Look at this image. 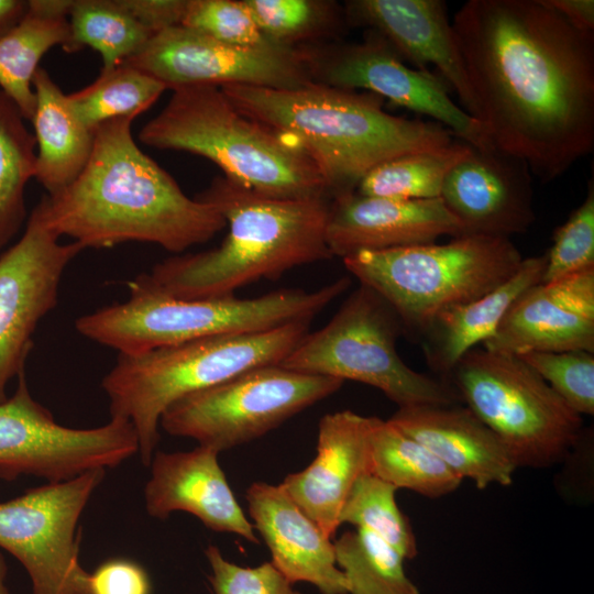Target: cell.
<instances>
[{"mask_svg":"<svg viewBox=\"0 0 594 594\" xmlns=\"http://www.w3.org/2000/svg\"><path fill=\"white\" fill-rule=\"evenodd\" d=\"M452 28L493 146L543 182L594 148V32L541 0H469Z\"/></svg>","mask_w":594,"mask_h":594,"instance_id":"1","label":"cell"},{"mask_svg":"<svg viewBox=\"0 0 594 594\" xmlns=\"http://www.w3.org/2000/svg\"><path fill=\"white\" fill-rule=\"evenodd\" d=\"M133 120L117 118L94 130L92 152L78 177L35 206L45 224L84 249L145 242L182 253L209 241L227 226L224 218L186 196L139 147Z\"/></svg>","mask_w":594,"mask_h":594,"instance_id":"2","label":"cell"},{"mask_svg":"<svg viewBox=\"0 0 594 594\" xmlns=\"http://www.w3.org/2000/svg\"><path fill=\"white\" fill-rule=\"evenodd\" d=\"M243 114L293 136L318 167L330 199L356 190L393 157L446 146L457 138L431 120L393 116L372 92L311 82L297 89L219 87Z\"/></svg>","mask_w":594,"mask_h":594,"instance_id":"3","label":"cell"},{"mask_svg":"<svg viewBox=\"0 0 594 594\" xmlns=\"http://www.w3.org/2000/svg\"><path fill=\"white\" fill-rule=\"evenodd\" d=\"M224 218L222 243L156 263L144 278L157 290L184 299L233 296L255 280L276 279L288 270L332 256L326 227L327 198L268 197L217 177L198 195Z\"/></svg>","mask_w":594,"mask_h":594,"instance_id":"4","label":"cell"},{"mask_svg":"<svg viewBox=\"0 0 594 594\" xmlns=\"http://www.w3.org/2000/svg\"><path fill=\"white\" fill-rule=\"evenodd\" d=\"M173 91L141 129L143 144L204 156L226 178L268 197L330 199L318 167L293 136L243 114L217 86Z\"/></svg>","mask_w":594,"mask_h":594,"instance_id":"5","label":"cell"},{"mask_svg":"<svg viewBox=\"0 0 594 594\" xmlns=\"http://www.w3.org/2000/svg\"><path fill=\"white\" fill-rule=\"evenodd\" d=\"M311 320L260 332L205 337L140 354H118L101 382L110 418L132 424L138 454L148 466L161 438V417L170 405L244 371L279 364L309 332Z\"/></svg>","mask_w":594,"mask_h":594,"instance_id":"6","label":"cell"},{"mask_svg":"<svg viewBox=\"0 0 594 594\" xmlns=\"http://www.w3.org/2000/svg\"><path fill=\"white\" fill-rule=\"evenodd\" d=\"M351 285L341 277L316 290L278 289L255 298L184 299L154 288L143 276L128 283L129 298L75 321L85 338L119 354H140L190 340L270 330L312 319Z\"/></svg>","mask_w":594,"mask_h":594,"instance_id":"7","label":"cell"},{"mask_svg":"<svg viewBox=\"0 0 594 594\" xmlns=\"http://www.w3.org/2000/svg\"><path fill=\"white\" fill-rule=\"evenodd\" d=\"M343 260L346 270L384 298L405 331L418 336L440 311L476 299L507 280L524 257L510 239L459 235Z\"/></svg>","mask_w":594,"mask_h":594,"instance_id":"8","label":"cell"},{"mask_svg":"<svg viewBox=\"0 0 594 594\" xmlns=\"http://www.w3.org/2000/svg\"><path fill=\"white\" fill-rule=\"evenodd\" d=\"M447 378L517 468L561 462L581 437L582 416L518 355L475 348Z\"/></svg>","mask_w":594,"mask_h":594,"instance_id":"9","label":"cell"},{"mask_svg":"<svg viewBox=\"0 0 594 594\" xmlns=\"http://www.w3.org/2000/svg\"><path fill=\"white\" fill-rule=\"evenodd\" d=\"M403 331V322L389 304L360 284L331 320L308 332L279 365L373 386L398 408L460 404L447 381L419 373L402 360L396 342Z\"/></svg>","mask_w":594,"mask_h":594,"instance_id":"10","label":"cell"},{"mask_svg":"<svg viewBox=\"0 0 594 594\" xmlns=\"http://www.w3.org/2000/svg\"><path fill=\"white\" fill-rule=\"evenodd\" d=\"M343 383L279 364L263 365L178 399L164 411L160 427L220 453L263 437Z\"/></svg>","mask_w":594,"mask_h":594,"instance_id":"11","label":"cell"},{"mask_svg":"<svg viewBox=\"0 0 594 594\" xmlns=\"http://www.w3.org/2000/svg\"><path fill=\"white\" fill-rule=\"evenodd\" d=\"M139 452L132 424L110 418L79 429L58 424L31 395L24 372L14 394L0 403V479L21 475L58 483L97 469L116 468Z\"/></svg>","mask_w":594,"mask_h":594,"instance_id":"12","label":"cell"},{"mask_svg":"<svg viewBox=\"0 0 594 594\" xmlns=\"http://www.w3.org/2000/svg\"><path fill=\"white\" fill-rule=\"evenodd\" d=\"M105 474L91 470L0 502V550L24 568L32 594H82L78 522Z\"/></svg>","mask_w":594,"mask_h":594,"instance_id":"13","label":"cell"},{"mask_svg":"<svg viewBox=\"0 0 594 594\" xmlns=\"http://www.w3.org/2000/svg\"><path fill=\"white\" fill-rule=\"evenodd\" d=\"M122 64L151 75L167 89L191 85L297 89L315 81L311 53L286 46H234L182 25L153 35Z\"/></svg>","mask_w":594,"mask_h":594,"instance_id":"14","label":"cell"},{"mask_svg":"<svg viewBox=\"0 0 594 594\" xmlns=\"http://www.w3.org/2000/svg\"><path fill=\"white\" fill-rule=\"evenodd\" d=\"M34 207L22 237L0 256V403L24 372L40 321L57 305L62 277L85 250L61 243Z\"/></svg>","mask_w":594,"mask_h":594,"instance_id":"15","label":"cell"},{"mask_svg":"<svg viewBox=\"0 0 594 594\" xmlns=\"http://www.w3.org/2000/svg\"><path fill=\"white\" fill-rule=\"evenodd\" d=\"M311 65L316 82L375 94L442 124L472 146H493L483 124L450 98L442 78L407 66L375 30L370 29L363 42L339 45L326 57L311 54Z\"/></svg>","mask_w":594,"mask_h":594,"instance_id":"16","label":"cell"},{"mask_svg":"<svg viewBox=\"0 0 594 594\" xmlns=\"http://www.w3.org/2000/svg\"><path fill=\"white\" fill-rule=\"evenodd\" d=\"M440 199L461 235L510 239L536 220L531 172L520 158L495 146H470L448 173Z\"/></svg>","mask_w":594,"mask_h":594,"instance_id":"17","label":"cell"},{"mask_svg":"<svg viewBox=\"0 0 594 594\" xmlns=\"http://www.w3.org/2000/svg\"><path fill=\"white\" fill-rule=\"evenodd\" d=\"M484 349L594 353V268L539 283L518 296Z\"/></svg>","mask_w":594,"mask_h":594,"instance_id":"18","label":"cell"},{"mask_svg":"<svg viewBox=\"0 0 594 594\" xmlns=\"http://www.w3.org/2000/svg\"><path fill=\"white\" fill-rule=\"evenodd\" d=\"M345 16L351 24L381 33L413 68L430 72L428 66H435L458 94L463 110L480 119L444 1L353 0L345 6Z\"/></svg>","mask_w":594,"mask_h":594,"instance_id":"19","label":"cell"},{"mask_svg":"<svg viewBox=\"0 0 594 594\" xmlns=\"http://www.w3.org/2000/svg\"><path fill=\"white\" fill-rule=\"evenodd\" d=\"M218 455L215 449L199 444L190 451L156 450L144 486L145 510L160 520L185 512L208 529L257 544L253 524L237 501Z\"/></svg>","mask_w":594,"mask_h":594,"instance_id":"20","label":"cell"},{"mask_svg":"<svg viewBox=\"0 0 594 594\" xmlns=\"http://www.w3.org/2000/svg\"><path fill=\"white\" fill-rule=\"evenodd\" d=\"M461 235L440 198L399 200L348 194L330 202L326 239L332 256L433 243Z\"/></svg>","mask_w":594,"mask_h":594,"instance_id":"21","label":"cell"},{"mask_svg":"<svg viewBox=\"0 0 594 594\" xmlns=\"http://www.w3.org/2000/svg\"><path fill=\"white\" fill-rule=\"evenodd\" d=\"M371 420L351 410L324 415L319 421L315 459L279 483L331 539L341 526L340 513L353 484L369 473Z\"/></svg>","mask_w":594,"mask_h":594,"instance_id":"22","label":"cell"},{"mask_svg":"<svg viewBox=\"0 0 594 594\" xmlns=\"http://www.w3.org/2000/svg\"><path fill=\"white\" fill-rule=\"evenodd\" d=\"M245 499L253 527L267 546L272 563L293 584L309 583L320 594H348L332 539L279 484L254 482L246 488Z\"/></svg>","mask_w":594,"mask_h":594,"instance_id":"23","label":"cell"},{"mask_svg":"<svg viewBox=\"0 0 594 594\" xmlns=\"http://www.w3.org/2000/svg\"><path fill=\"white\" fill-rule=\"evenodd\" d=\"M388 421L480 490L513 483L516 464L493 431L468 407L460 404L403 407Z\"/></svg>","mask_w":594,"mask_h":594,"instance_id":"24","label":"cell"},{"mask_svg":"<svg viewBox=\"0 0 594 594\" xmlns=\"http://www.w3.org/2000/svg\"><path fill=\"white\" fill-rule=\"evenodd\" d=\"M544 267L546 253L524 258L519 268L493 290L436 315L418 333L429 367L447 378L466 352L494 336L518 296L541 283Z\"/></svg>","mask_w":594,"mask_h":594,"instance_id":"25","label":"cell"},{"mask_svg":"<svg viewBox=\"0 0 594 594\" xmlns=\"http://www.w3.org/2000/svg\"><path fill=\"white\" fill-rule=\"evenodd\" d=\"M35 110L30 121L36 141L34 178L52 196L70 185L86 166L94 147V131L74 113L67 95L44 68L32 80Z\"/></svg>","mask_w":594,"mask_h":594,"instance_id":"26","label":"cell"},{"mask_svg":"<svg viewBox=\"0 0 594 594\" xmlns=\"http://www.w3.org/2000/svg\"><path fill=\"white\" fill-rule=\"evenodd\" d=\"M73 0H31L22 19L0 37V89L25 120L35 110L32 80L42 57L54 46L65 47Z\"/></svg>","mask_w":594,"mask_h":594,"instance_id":"27","label":"cell"},{"mask_svg":"<svg viewBox=\"0 0 594 594\" xmlns=\"http://www.w3.org/2000/svg\"><path fill=\"white\" fill-rule=\"evenodd\" d=\"M369 473L431 498L454 492L463 481L419 441L377 417L369 433Z\"/></svg>","mask_w":594,"mask_h":594,"instance_id":"28","label":"cell"},{"mask_svg":"<svg viewBox=\"0 0 594 594\" xmlns=\"http://www.w3.org/2000/svg\"><path fill=\"white\" fill-rule=\"evenodd\" d=\"M470 146L457 138L442 147L393 157L372 168L360 180L355 193L399 200L440 198L448 173L466 155Z\"/></svg>","mask_w":594,"mask_h":594,"instance_id":"29","label":"cell"},{"mask_svg":"<svg viewBox=\"0 0 594 594\" xmlns=\"http://www.w3.org/2000/svg\"><path fill=\"white\" fill-rule=\"evenodd\" d=\"M68 23L69 37L63 50L94 48L102 57L101 70L122 64L153 36L118 0H73Z\"/></svg>","mask_w":594,"mask_h":594,"instance_id":"30","label":"cell"},{"mask_svg":"<svg viewBox=\"0 0 594 594\" xmlns=\"http://www.w3.org/2000/svg\"><path fill=\"white\" fill-rule=\"evenodd\" d=\"M18 106L0 89V248L25 218V187L35 176L36 141Z\"/></svg>","mask_w":594,"mask_h":594,"instance_id":"31","label":"cell"},{"mask_svg":"<svg viewBox=\"0 0 594 594\" xmlns=\"http://www.w3.org/2000/svg\"><path fill=\"white\" fill-rule=\"evenodd\" d=\"M332 542L348 594H419L406 574V559L375 534L356 528Z\"/></svg>","mask_w":594,"mask_h":594,"instance_id":"32","label":"cell"},{"mask_svg":"<svg viewBox=\"0 0 594 594\" xmlns=\"http://www.w3.org/2000/svg\"><path fill=\"white\" fill-rule=\"evenodd\" d=\"M167 87L151 75L127 64L101 70L87 87L67 95L78 119L91 131L101 123L123 117L136 118Z\"/></svg>","mask_w":594,"mask_h":594,"instance_id":"33","label":"cell"},{"mask_svg":"<svg viewBox=\"0 0 594 594\" xmlns=\"http://www.w3.org/2000/svg\"><path fill=\"white\" fill-rule=\"evenodd\" d=\"M397 488L371 474L353 484L340 513V525L369 530L394 547L406 560L417 556L415 534L396 502Z\"/></svg>","mask_w":594,"mask_h":594,"instance_id":"34","label":"cell"},{"mask_svg":"<svg viewBox=\"0 0 594 594\" xmlns=\"http://www.w3.org/2000/svg\"><path fill=\"white\" fill-rule=\"evenodd\" d=\"M264 35L277 45L295 43L334 26L333 3L317 0H244Z\"/></svg>","mask_w":594,"mask_h":594,"instance_id":"35","label":"cell"},{"mask_svg":"<svg viewBox=\"0 0 594 594\" xmlns=\"http://www.w3.org/2000/svg\"><path fill=\"white\" fill-rule=\"evenodd\" d=\"M580 416L594 414V353L526 352L518 355Z\"/></svg>","mask_w":594,"mask_h":594,"instance_id":"36","label":"cell"},{"mask_svg":"<svg viewBox=\"0 0 594 594\" xmlns=\"http://www.w3.org/2000/svg\"><path fill=\"white\" fill-rule=\"evenodd\" d=\"M182 26L234 46H282L264 35L244 0H188Z\"/></svg>","mask_w":594,"mask_h":594,"instance_id":"37","label":"cell"},{"mask_svg":"<svg viewBox=\"0 0 594 594\" xmlns=\"http://www.w3.org/2000/svg\"><path fill=\"white\" fill-rule=\"evenodd\" d=\"M594 268V184L588 182L583 202L553 233L552 245L546 253L541 283Z\"/></svg>","mask_w":594,"mask_h":594,"instance_id":"38","label":"cell"},{"mask_svg":"<svg viewBox=\"0 0 594 594\" xmlns=\"http://www.w3.org/2000/svg\"><path fill=\"white\" fill-rule=\"evenodd\" d=\"M211 574L209 582L213 594H302L272 563L241 566L226 559L217 546L205 550Z\"/></svg>","mask_w":594,"mask_h":594,"instance_id":"39","label":"cell"},{"mask_svg":"<svg viewBox=\"0 0 594 594\" xmlns=\"http://www.w3.org/2000/svg\"><path fill=\"white\" fill-rule=\"evenodd\" d=\"M82 594H152L146 570L138 562L114 558L86 573Z\"/></svg>","mask_w":594,"mask_h":594,"instance_id":"40","label":"cell"},{"mask_svg":"<svg viewBox=\"0 0 594 594\" xmlns=\"http://www.w3.org/2000/svg\"><path fill=\"white\" fill-rule=\"evenodd\" d=\"M153 35L182 25L188 0H118Z\"/></svg>","mask_w":594,"mask_h":594,"instance_id":"41","label":"cell"},{"mask_svg":"<svg viewBox=\"0 0 594 594\" xmlns=\"http://www.w3.org/2000/svg\"><path fill=\"white\" fill-rule=\"evenodd\" d=\"M544 6L562 15L574 28L594 32L593 0H541Z\"/></svg>","mask_w":594,"mask_h":594,"instance_id":"42","label":"cell"},{"mask_svg":"<svg viewBox=\"0 0 594 594\" xmlns=\"http://www.w3.org/2000/svg\"><path fill=\"white\" fill-rule=\"evenodd\" d=\"M28 6L29 1L0 0V37L22 19Z\"/></svg>","mask_w":594,"mask_h":594,"instance_id":"43","label":"cell"},{"mask_svg":"<svg viewBox=\"0 0 594 594\" xmlns=\"http://www.w3.org/2000/svg\"><path fill=\"white\" fill-rule=\"evenodd\" d=\"M8 568L0 550V594H12L7 585Z\"/></svg>","mask_w":594,"mask_h":594,"instance_id":"44","label":"cell"}]
</instances>
